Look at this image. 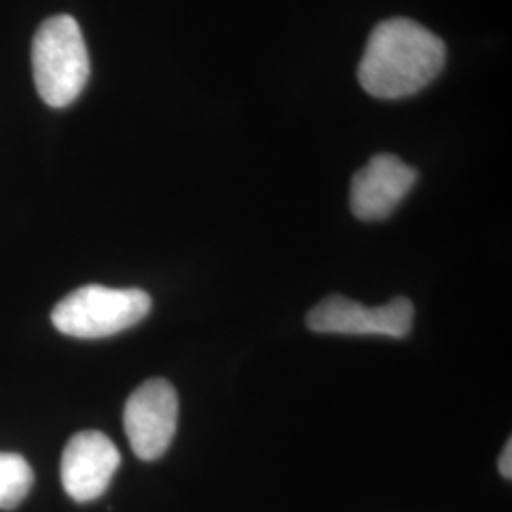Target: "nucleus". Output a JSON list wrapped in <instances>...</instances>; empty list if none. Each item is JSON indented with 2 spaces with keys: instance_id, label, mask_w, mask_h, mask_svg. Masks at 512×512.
Instances as JSON below:
<instances>
[{
  "instance_id": "4",
  "label": "nucleus",
  "mask_w": 512,
  "mask_h": 512,
  "mask_svg": "<svg viewBox=\"0 0 512 512\" xmlns=\"http://www.w3.org/2000/svg\"><path fill=\"white\" fill-rule=\"evenodd\" d=\"M179 399L162 378L139 385L124 408V427L133 454L143 461L162 458L177 431Z\"/></svg>"
},
{
  "instance_id": "7",
  "label": "nucleus",
  "mask_w": 512,
  "mask_h": 512,
  "mask_svg": "<svg viewBox=\"0 0 512 512\" xmlns=\"http://www.w3.org/2000/svg\"><path fill=\"white\" fill-rule=\"evenodd\" d=\"M418 173L393 154H378L351 179L349 203L359 220H384L416 184Z\"/></svg>"
},
{
  "instance_id": "3",
  "label": "nucleus",
  "mask_w": 512,
  "mask_h": 512,
  "mask_svg": "<svg viewBox=\"0 0 512 512\" xmlns=\"http://www.w3.org/2000/svg\"><path fill=\"white\" fill-rule=\"evenodd\" d=\"M152 298L141 289L86 285L67 294L52 311L55 329L73 338H107L141 323Z\"/></svg>"
},
{
  "instance_id": "5",
  "label": "nucleus",
  "mask_w": 512,
  "mask_h": 512,
  "mask_svg": "<svg viewBox=\"0 0 512 512\" xmlns=\"http://www.w3.org/2000/svg\"><path fill=\"white\" fill-rule=\"evenodd\" d=\"M412 323L414 304L404 296H397L378 308H365L346 296L332 294L308 313V327L323 334L404 338L410 334Z\"/></svg>"
},
{
  "instance_id": "2",
  "label": "nucleus",
  "mask_w": 512,
  "mask_h": 512,
  "mask_svg": "<svg viewBox=\"0 0 512 512\" xmlns=\"http://www.w3.org/2000/svg\"><path fill=\"white\" fill-rule=\"evenodd\" d=\"M33 76L40 99L54 107H69L86 88L90 55L76 19L59 14L48 18L33 40Z\"/></svg>"
},
{
  "instance_id": "1",
  "label": "nucleus",
  "mask_w": 512,
  "mask_h": 512,
  "mask_svg": "<svg viewBox=\"0 0 512 512\" xmlns=\"http://www.w3.org/2000/svg\"><path fill=\"white\" fill-rule=\"evenodd\" d=\"M446 63V46L412 19L380 23L366 42L359 82L378 99H403L429 86Z\"/></svg>"
},
{
  "instance_id": "6",
  "label": "nucleus",
  "mask_w": 512,
  "mask_h": 512,
  "mask_svg": "<svg viewBox=\"0 0 512 512\" xmlns=\"http://www.w3.org/2000/svg\"><path fill=\"white\" fill-rule=\"evenodd\" d=\"M120 463V452L107 435L99 431H80L63 450V488L76 503L95 501L107 492Z\"/></svg>"
},
{
  "instance_id": "8",
  "label": "nucleus",
  "mask_w": 512,
  "mask_h": 512,
  "mask_svg": "<svg viewBox=\"0 0 512 512\" xmlns=\"http://www.w3.org/2000/svg\"><path fill=\"white\" fill-rule=\"evenodd\" d=\"M33 480L35 476L27 459L12 452H0V509H16L31 492Z\"/></svg>"
},
{
  "instance_id": "9",
  "label": "nucleus",
  "mask_w": 512,
  "mask_h": 512,
  "mask_svg": "<svg viewBox=\"0 0 512 512\" xmlns=\"http://www.w3.org/2000/svg\"><path fill=\"white\" fill-rule=\"evenodd\" d=\"M499 473L503 478H507V480H511L512 478V440H507V444H505V450H503V454H501V458H499Z\"/></svg>"
}]
</instances>
